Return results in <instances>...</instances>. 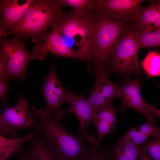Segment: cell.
<instances>
[{
    "label": "cell",
    "instance_id": "1",
    "mask_svg": "<svg viewBox=\"0 0 160 160\" xmlns=\"http://www.w3.org/2000/svg\"><path fill=\"white\" fill-rule=\"evenodd\" d=\"M37 123L34 134L52 151L59 160H84L92 146L88 140L68 132L60 120L55 119L41 108L31 107Z\"/></svg>",
    "mask_w": 160,
    "mask_h": 160
},
{
    "label": "cell",
    "instance_id": "2",
    "mask_svg": "<svg viewBox=\"0 0 160 160\" xmlns=\"http://www.w3.org/2000/svg\"><path fill=\"white\" fill-rule=\"evenodd\" d=\"M93 13V26L86 43L84 55L88 70L94 73L109 70L112 48L121 35L133 27V24L107 14Z\"/></svg>",
    "mask_w": 160,
    "mask_h": 160
},
{
    "label": "cell",
    "instance_id": "3",
    "mask_svg": "<svg viewBox=\"0 0 160 160\" xmlns=\"http://www.w3.org/2000/svg\"><path fill=\"white\" fill-rule=\"evenodd\" d=\"M67 13L56 5L53 0H36L28 9L20 22L2 36L11 35L24 40L31 37L32 42H41L49 26Z\"/></svg>",
    "mask_w": 160,
    "mask_h": 160
},
{
    "label": "cell",
    "instance_id": "4",
    "mask_svg": "<svg viewBox=\"0 0 160 160\" xmlns=\"http://www.w3.org/2000/svg\"><path fill=\"white\" fill-rule=\"evenodd\" d=\"M140 49L132 27L121 35L112 49L109 64L111 73L124 78L144 73L138 59Z\"/></svg>",
    "mask_w": 160,
    "mask_h": 160
},
{
    "label": "cell",
    "instance_id": "5",
    "mask_svg": "<svg viewBox=\"0 0 160 160\" xmlns=\"http://www.w3.org/2000/svg\"><path fill=\"white\" fill-rule=\"evenodd\" d=\"M29 100L20 93L17 102L14 106L5 108L0 116V135L12 139L20 138L18 131H34L37 123L36 117L28 108Z\"/></svg>",
    "mask_w": 160,
    "mask_h": 160
},
{
    "label": "cell",
    "instance_id": "6",
    "mask_svg": "<svg viewBox=\"0 0 160 160\" xmlns=\"http://www.w3.org/2000/svg\"><path fill=\"white\" fill-rule=\"evenodd\" d=\"M0 56L4 60L9 79H25L26 68L32 57L31 52L27 51L24 40L14 37L0 38Z\"/></svg>",
    "mask_w": 160,
    "mask_h": 160
},
{
    "label": "cell",
    "instance_id": "7",
    "mask_svg": "<svg viewBox=\"0 0 160 160\" xmlns=\"http://www.w3.org/2000/svg\"><path fill=\"white\" fill-rule=\"evenodd\" d=\"M141 83L140 76L134 79L130 77L123 78L119 83L118 98L120 99L121 103L117 107L118 110L123 112L127 108L133 109L145 116L146 121L154 123L157 120V116L142 97Z\"/></svg>",
    "mask_w": 160,
    "mask_h": 160
},
{
    "label": "cell",
    "instance_id": "8",
    "mask_svg": "<svg viewBox=\"0 0 160 160\" xmlns=\"http://www.w3.org/2000/svg\"><path fill=\"white\" fill-rule=\"evenodd\" d=\"M48 53L52 54L58 58L61 57L74 59L80 61L85 60L83 53L75 50L66 43L61 34L56 28L47 32L41 42L36 44L31 52L32 59H45Z\"/></svg>",
    "mask_w": 160,
    "mask_h": 160
},
{
    "label": "cell",
    "instance_id": "9",
    "mask_svg": "<svg viewBox=\"0 0 160 160\" xmlns=\"http://www.w3.org/2000/svg\"><path fill=\"white\" fill-rule=\"evenodd\" d=\"M43 82L41 92L46 102L44 110L54 118L61 120L65 115L64 110H62L61 107L65 102L67 90L60 83L54 65H52Z\"/></svg>",
    "mask_w": 160,
    "mask_h": 160
},
{
    "label": "cell",
    "instance_id": "10",
    "mask_svg": "<svg viewBox=\"0 0 160 160\" xmlns=\"http://www.w3.org/2000/svg\"><path fill=\"white\" fill-rule=\"evenodd\" d=\"M93 22L92 14L84 16H78L72 12L67 14L51 27L57 30L65 36L74 39L77 35L81 38L80 43L84 44L90 34Z\"/></svg>",
    "mask_w": 160,
    "mask_h": 160
},
{
    "label": "cell",
    "instance_id": "11",
    "mask_svg": "<svg viewBox=\"0 0 160 160\" xmlns=\"http://www.w3.org/2000/svg\"><path fill=\"white\" fill-rule=\"evenodd\" d=\"M65 102L69 104L68 108L65 111V115L69 113L74 114L79 121L80 129L77 135L79 137L87 140L90 133L87 129L92 123L95 113L85 96L81 94L77 95L75 92L67 91Z\"/></svg>",
    "mask_w": 160,
    "mask_h": 160
},
{
    "label": "cell",
    "instance_id": "12",
    "mask_svg": "<svg viewBox=\"0 0 160 160\" xmlns=\"http://www.w3.org/2000/svg\"><path fill=\"white\" fill-rule=\"evenodd\" d=\"M144 0H95L93 11L133 23L137 10Z\"/></svg>",
    "mask_w": 160,
    "mask_h": 160
},
{
    "label": "cell",
    "instance_id": "13",
    "mask_svg": "<svg viewBox=\"0 0 160 160\" xmlns=\"http://www.w3.org/2000/svg\"><path fill=\"white\" fill-rule=\"evenodd\" d=\"M35 0H26L23 4L17 0H0V37L11 29L22 19Z\"/></svg>",
    "mask_w": 160,
    "mask_h": 160
},
{
    "label": "cell",
    "instance_id": "14",
    "mask_svg": "<svg viewBox=\"0 0 160 160\" xmlns=\"http://www.w3.org/2000/svg\"><path fill=\"white\" fill-rule=\"evenodd\" d=\"M117 111V107L113 106L111 103L95 115L92 123L97 131L96 143L98 146L105 136L109 134H114L115 126L119 121L116 115Z\"/></svg>",
    "mask_w": 160,
    "mask_h": 160
},
{
    "label": "cell",
    "instance_id": "15",
    "mask_svg": "<svg viewBox=\"0 0 160 160\" xmlns=\"http://www.w3.org/2000/svg\"><path fill=\"white\" fill-rule=\"evenodd\" d=\"M133 27L160 28V5L158 1H151L148 6L139 7Z\"/></svg>",
    "mask_w": 160,
    "mask_h": 160
},
{
    "label": "cell",
    "instance_id": "16",
    "mask_svg": "<svg viewBox=\"0 0 160 160\" xmlns=\"http://www.w3.org/2000/svg\"><path fill=\"white\" fill-rule=\"evenodd\" d=\"M34 136V133H28L23 137L15 139L0 135V160H7L14 154L23 152L25 144L30 142Z\"/></svg>",
    "mask_w": 160,
    "mask_h": 160
},
{
    "label": "cell",
    "instance_id": "17",
    "mask_svg": "<svg viewBox=\"0 0 160 160\" xmlns=\"http://www.w3.org/2000/svg\"><path fill=\"white\" fill-rule=\"evenodd\" d=\"M111 73L107 69L99 71L94 73L95 78L94 85L103 95L106 100L111 102L115 97H118L119 83L110 81L108 76Z\"/></svg>",
    "mask_w": 160,
    "mask_h": 160
},
{
    "label": "cell",
    "instance_id": "18",
    "mask_svg": "<svg viewBox=\"0 0 160 160\" xmlns=\"http://www.w3.org/2000/svg\"><path fill=\"white\" fill-rule=\"evenodd\" d=\"M136 42L142 48L160 47V28L153 27L133 28Z\"/></svg>",
    "mask_w": 160,
    "mask_h": 160
},
{
    "label": "cell",
    "instance_id": "19",
    "mask_svg": "<svg viewBox=\"0 0 160 160\" xmlns=\"http://www.w3.org/2000/svg\"><path fill=\"white\" fill-rule=\"evenodd\" d=\"M53 1L59 7L64 6L72 7V12L80 16H85L91 13L95 3V0H53Z\"/></svg>",
    "mask_w": 160,
    "mask_h": 160
},
{
    "label": "cell",
    "instance_id": "20",
    "mask_svg": "<svg viewBox=\"0 0 160 160\" xmlns=\"http://www.w3.org/2000/svg\"><path fill=\"white\" fill-rule=\"evenodd\" d=\"M140 64L148 78L160 76V53L149 50Z\"/></svg>",
    "mask_w": 160,
    "mask_h": 160
},
{
    "label": "cell",
    "instance_id": "21",
    "mask_svg": "<svg viewBox=\"0 0 160 160\" xmlns=\"http://www.w3.org/2000/svg\"><path fill=\"white\" fill-rule=\"evenodd\" d=\"M30 142L35 151L36 160H59L50 149L35 135Z\"/></svg>",
    "mask_w": 160,
    "mask_h": 160
},
{
    "label": "cell",
    "instance_id": "22",
    "mask_svg": "<svg viewBox=\"0 0 160 160\" xmlns=\"http://www.w3.org/2000/svg\"><path fill=\"white\" fill-rule=\"evenodd\" d=\"M123 151L128 160H138L142 148L121 137L115 143Z\"/></svg>",
    "mask_w": 160,
    "mask_h": 160
},
{
    "label": "cell",
    "instance_id": "23",
    "mask_svg": "<svg viewBox=\"0 0 160 160\" xmlns=\"http://www.w3.org/2000/svg\"><path fill=\"white\" fill-rule=\"evenodd\" d=\"M87 99L95 114L111 103L106 100L101 92L94 85L90 90L89 95Z\"/></svg>",
    "mask_w": 160,
    "mask_h": 160
},
{
    "label": "cell",
    "instance_id": "24",
    "mask_svg": "<svg viewBox=\"0 0 160 160\" xmlns=\"http://www.w3.org/2000/svg\"><path fill=\"white\" fill-rule=\"evenodd\" d=\"M89 140L92 149L91 152L84 160H112L108 147L101 150L96 145V139L94 135L91 136Z\"/></svg>",
    "mask_w": 160,
    "mask_h": 160
},
{
    "label": "cell",
    "instance_id": "25",
    "mask_svg": "<svg viewBox=\"0 0 160 160\" xmlns=\"http://www.w3.org/2000/svg\"><path fill=\"white\" fill-rule=\"evenodd\" d=\"M152 160H160V136L147 140L142 148Z\"/></svg>",
    "mask_w": 160,
    "mask_h": 160
},
{
    "label": "cell",
    "instance_id": "26",
    "mask_svg": "<svg viewBox=\"0 0 160 160\" xmlns=\"http://www.w3.org/2000/svg\"><path fill=\"white\" fill-rule=\"evenodd\" d=\"M141 133L148 135L151 137L160 136V128L157 127L154 123L146 121L144 124L138 127Z\"/></svg>",
    "mask_w": 160,
    "mask_h": 160
},
{
    "label": "cell",
    "instance_id": "27",
    "mask_svg": "<svg viewBox=\"0 0 160 160\" xmlns=\"http://www.w3.org/2000/svg\"><path fill=\"white\" fill-rule=\"evenodd\" d=\"M108 148L112 160H128L123 151L115 144Z\"/></svg>",
    "mask_w": 160,
    "mask_h": 160
},
{
    "label": "cell",
    "instance_id": "28",
    "mask_svg": "<svg viewBox=\"0 0 160 160\" xmlns=\"http://www.w3.org/2000/svg\"><path fill=\"white\" fill-rule=\"evenodd\" d=\"M17 160H36V155L33 146L30 144L28 149L18 154Z\"/></svg>",
    "mask_w": 160,
    "mask_h": 160
},
{
    "label": "cell",
    "instance_id": "29",
    "mask_svg": "<svg viewBox=\"0 0 160 160\" xmlns=\"http://www.w3.org/2000/svg\"><path fill=\"white\" fill-rule=\"evenodd\" d=\"M9 80L0 79V99L6 107L5 101L6 100L7 92L10 88L8 84Z\"/></svg>",
    "mask_w": 160,
    "mask_h": 160
},
{
    "label": "cell",
    "instance_id": "30",
    "mask_svg": "<svg viewBox=\"0 0 160 160\" xmlns=\"http://www.w3.org/2000/svg\"><path fill=\"white\" fill-rule=\"evenodd\" d=\"M150 137L148 135L141 133L129 140L134 144L142 148L147 139Z\"/></svg>",
    "mask_w": 160,
    "mask_h": 160
},
{
    "label": "cell",
    "instance_id": "31",
    "mask_svg": "<svg viewBox=\"0 0 160 160\" xmlns=\"http://www.w3.org/2000/svg\"><path fill=\"white\" fill-rule=\"evenodd\" d=\"M140 133L141 132L138 129V127H132L122 137L125 139L130 140Z\"/></svg>",
    "mask_w": 160,
    "mask_h": 160
},
{
    "label": "cell",
    "instance_id": "32",
    "mask_svg": "<svg viewBox=\"0 0 160 160\" xmlns=\"http://www.w3.org/2000/svg\"><path fill=\"white\" fill-rule=\"evenodd\" d=\"M139 158V160H152L142 149L140 153Z\"/></svg>",
    "mask_w": 160,
    "mask_h": 160
},
{
    "label": "cell",
    "instance_id": "33",
    "mask_svg": "<svg viewBox=\"0 0 160 160\" xmlns=\"http://www.w3.org/2000/svg\"><path fill=\"white\" fill-rule=\"evenodd\" d=\"M148 107L157 116H158L160 118V109L156 108L155 106L152 104H148Z\"/></svg>",
    "mask_w": 160,
    "mask_h": 160
},
{
    "label": "cell",
    "instance_id": "34",
    "mask_svg": "<svg viewBox=\"0 0 160 160\" xmlns=\"http://www.w3.org/2000/svg\"><path fill=\"white\" fill-rule=\"evenodd\" d=\"M158 2H159V3L160 5V1H158Z\"/></svg>",
    "mask_w": 160,
    "mask_h": 160
}]
</instances>
